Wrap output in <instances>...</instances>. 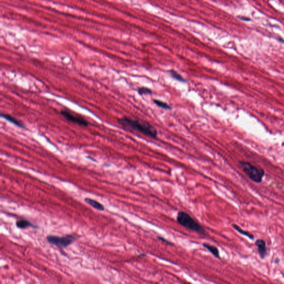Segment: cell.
<instances>
[{"label":"cell","mask_w":284,"mask_h":284,"mask_svg":"<svg viewBox=\"0 0 284 284\" xmlns=\"http://www.w3.org/2000/svg\"><path fill=\"white\" fill-rule=\"evenodd\" d=\"M233 227L238 231V232H239L240 234H242V235H244V236H247L248 238H249V239L252 240L254 238V235H253L252 234H251V233H249V232H248V231H246L243 230L240 227H239L238 225H237L236 224H233Z\"/></svg>","instance_id":"obj_13"},{"label":"cell","mask_w":284,"mask_h":284,"mask_svg":"<svg viewBox=\"0 0 284 284\" xmlns=\"http://www.w3.org/2000/svg\"><path fill=\"white\" fill-rule=\"evenodd\" d=\"M169 72L171 77H172L173 79L176 80H178L179 82H182V83H187L188 80L185 78L184 77H183L180 74H179L176 70H170L168 71Z\"/></svg>","instance_id":"obj_10"},{"label":"cell","mask_w":284,"mask_h":284,"mask_svg":"<svg viewBox=\"0 0 284 284\" xmlns=\"http://www.w3.org/2000/svg\"><path fill=\"white\" fill-rule=\"evenodd\" d=\"M118 123L125 130L138 132L153 138H156L158 137L157 130L147 121L123 117L118 119Z\"/></svg>","instance_id":"obj_1"},{"label":"cell","mask_w":284,"mask_h":284,"mask_svg":"<svg viewBox=\"0 0 284 284\" xmlns=\"http://www.w3.org/2000/svg\"><path fill=\"white\" fill-rule=\"evenodd\" d=\"M239 163L243 168L244 172L251 180L256 183H260L262 182L265 175V172L263 169L258 166L252 165L249 162H240Z\"/></svg>","instance_id":"obj_3"},{"label":"cell","mask_w":284,"mask_h":284,"mask_svg":"<svg viewBox=\"0 0 284 284\" xmlns=\"http://www.w3.org/2000/svg\"><path fill=\"white\" fill-rule=\"evenodd\" d=\"M158 239H159L160 240H161L162 241L164 242V243H166V244H168V245H173L172 243H171L170 241H168V240L164 239V238H163V237H160V236H159V237H158Z\"/></svg>","instance_id":"obj_15"},{"label":"cell","mask_w":284,"mask_h":284,"mask_svg":"<svg viewBox=\"0 0 284 284\" xmlns=\"http://www.w3.org/2000/svg\"><path fill=\"white\" fill-rule=\"evenodd\" d=\"M16 227L19 229H25L26 228L31 227L33 228H37V227L33 224L26 219H20L16 221Z\"/></svg>","instance_id":"obj_9"},{"label":"cell","mask_w":284,"mask_h":284,"mask_svg":"<svg viewBox=\"0 0 284 284\" xmlns=\"http://www.w3.org/2000/svg\"><path fill=\"white\" fill-rule=\"evenodd\" d=\"M138 93L139 95H148V94H152L153 91L152 90L145 87H139L137 90Z\"/></svg>","instance_id":"obj_14"},{"label":"cell","mask_w":284,"mask_h":284,"mask_svg":"<svg viewBox=\"0 0 284 284\" xmlns=\"http://www.w3.org/2000/svg\"><path fill=\"white\" fill-rule=\"evenodd\" d=\"M203 245L204 248L207 249L209 252L211 253L215 257H216L217 258H220L219 251V250L217 249L216 246L212 245L210 244H207V243H204Z\"/></svg>","instance_id":"obj_11"},{"label":"cell","mask_w":284,"mask_h":284,"mask_svg":"<svg viewBox=\"0 0 284 284\" xmlns=\"http://www.w3.org/2000/svg\"><path fill=\"white\" fill-rule=\"evenodd\" d=\"M1 117L5 119L7 121H10V123H12L13 125L19 127V128H26V125L23 123L22 121H20L19 120L17 119V118L10 115L1 113Z\"/></svg>","instance_id":"obj_6"},{"label":"cell","mask_w":284,"mask_h":284,"mask_svg":"<svg viewBox=\"0 0 284 284\" xmlns=\"http://www.w3.org/2000/svg\"><path fill=\"white\" fill-rule=\"evenodd\" d=\"M255 244L258 248V254L260 256L261 258H264L266 255V252H267L265 241L262 239L257 240L255 241Z\"/></svg>","instance_id":"obj_7"},{"label":"cell","mask_w":284,"mask_h":284,"mask_svg":"<svg viewBox=\"0 0 284 284\" xmlns=\"http://www.w3.org/2000/svg\"><path fill=\"white\" fill-rule=\"evenodd\" d=\"M61 115H62L68 121L75 124L82 125L83 127H87L89 123L85 118L80 115H77L68 110V109H62L61 111Z\"/></svg>","instance_id":"obj_5"},{"label":"cell","mask_w":284,"mask_h":284,"mask_svg":"<svg viewBox=\"0 0 284 284\" xmlns=\"http://www.w3.org/2000/svg\"><path fill=\"white\" fill-rule=\"evenodd\" d=\"M84 200L87 204L90 205V206L96 209V210L99 211L104 210V205L100 203L99 201H97L96 200H94L90 198H86L84 199Z\"/></svg>","instance_id":"obj_8"},{"label":"cell","mask_w":284,"mask_h":284,"mask_svg":"<svg viewBox=\"0 0 284 284\" xmlns=\"http://www.w3.org/2000/svg\"><path fill=\"white\" fill-rule=\"evenodd\" d=\"M153 102L156 105H157L161 108L164 109H166V110H171L172 109V107L171 105H169L168 103L164 102L162 101H160L159 99H154Z\"/></svg>","instance_id":"obj_12"},{"label":"cell","mask_w":284,"mask_h":284,"mask_svg":"<svg viewBox=\"0 0 284 284\" xmlns=\"http://www.w3.org/2000/svg\"><path fill=\"white\" fill-rule=\"evenodd\" d=\"M76 240V236L74 235H67L64 236L56 235H48L47 236V240L48 243L52 245L61 248H66L70 245Z\"/></svg>","instance_id":"obj_4"},{"label":"cell","mask_w":284,"mask_h":284,"mask_svg":"<svg viewBox=\"0 0 284 284\" xmlns=\"http://www.w3.org/2000/svg\"><path fill=\"white\" fill-rule=\"evenodd\" d=\"M178 223L183 227L197 233L206 235V231L200 224L195 220L189 214L184 211H179L176 216Z\"/></svg>","instance_id":"obj_2"}]
</instances>
